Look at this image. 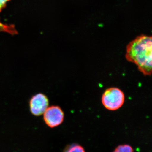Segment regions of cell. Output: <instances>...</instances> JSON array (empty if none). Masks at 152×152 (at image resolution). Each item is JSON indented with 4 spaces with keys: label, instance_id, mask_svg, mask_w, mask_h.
<instances>
[{
    "label": "cell",
    "instance_id": "6da1fadb",
    "mask_svg": "<svg viewBox=\"0 0 152 152\" xmlns=\"http://www.w3.org/2000/svg\"><path fill=\"white\" fill-rule=\"evenodd\" d=\"M126 59L135 64L145 76L152 71V39L151 36L141 35L131 41L126 47Z\"/></svg>",
    "mask_w": 152,
    "mask_h": 152
},
{
    "label": "cell",
    "instance_id": "7a4b0ae2",
    "mask_svg": "<svg viewBox=\"0 0 152 152\" xmlns=\"http://www.w3.org/2000/svg\"><path fill=\"white\" fill-rule=\"evenodd\" d=\"M124 101V94L121 90L117 88L107 89L102 96V104L109 110H118L123 105Z\"/></svg>",
    "mask_w": 152,
    "mask_h": 152
},
{
    "label": "cell",
    "instance_id": "3957f363",
    "mask_svg": "<svg viewBox=\"0 0 152 152\" xmlns=\"http://www.w3.org/2000/svg\"><path fill=\"white\" fill-rule=\"evenodd\" d=\"M64 119V112L58 106L48 107L43 114L44 122L49 127L51 128L56 127L61 124Z\"/></svg>",
    "mask_w": 152,
    "mask_h": 152
},
{
    "label": "cell",
    "instance_id": "277c9868",
    "mask_svg": "<svg viewBox=\"0 0 152 152\" xmlns=\"http://www.w3.org/2000/svg\"><path fill=\"white\" fill-rule=\"evenodd\" d=\"M49 105V99L43 93H38L34 95L29 102L30 112L32 115L36 117L43 115Z\"/></svg>",
    "mask_w": 152,
    "mask_h": 152
},
{
    "label": "cell",
    "instance_id": "5b68a950",
    "mask_svg": "<svg viewBox=\"0 0 152 152\" xmlns=\"http://www.w3.org/2000/svg\"><path fill=\"white\" fill-rule=\"evenodd\" d=\"M113 152H134L132 147L127 145V144H124V145H120L118 146L115 148Z\"/></svg>",
    "mask_w": 152,
    "mask_h": 152
},
{
    "label": "cell",
    "instance_id": "8992f818",
    "mask_svg": "<svg viewBox=\"0 0 152 152\" xmlns=\"http://www.w3.org/2000/svg\"><path fill=\"white\" fill-rule=\"evenodd\" d=\"M65 152H86L84 148L82 146L75 144L69 147Z\"/></svg>",
    "mask_w": 152,
    "mask_h": 152
},
{
    "label": "cell",
    "instance_id": "52a82bcc",
    "mask_svg": "<svg viewBox=\"0 0 152 152\" xmlns=\"http://www.w3.org/2000/svg\"><path fill=\"white\" fill-rule=\"evenodd\" d=\"M11 0H0V12L6 7L7 3Z\"/></svg>",
    "mask_w": 152,
    "mask_h": 152
}]
</instances>
